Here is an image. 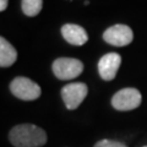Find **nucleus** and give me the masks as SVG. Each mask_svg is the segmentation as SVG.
Masks as SVG:
<instances>
[{
	"instance_id": "nucleus-13",
	"label": "nucleus",
	"mask_w": 147,
	"mask_h": 147,
	"mask_svg": "<svg viewBox=\"0 0 147 147\" xmlns=\"http://www.w3.org/2000/svg\"><path fill=\"white\" fill-rule=\"evenodd\" d=\"M144 147H147V146H144Z\"/></svg>"
},
{
	"instance_id": "nucleus-10",
	"label": "nucleus",
	"mask_w": 147,
	"mask_h": 147,
	"mask_svg": "<svg viewBox=\"0 0 147 147\" xmlns=\"http://www.w3.org/2000/svg\"><path fill=\"white\" fill-rule=\"evenodd\" d=\"M21 6L25 15L32 17L40 12L43 6V0H22Z\"/></svg>"
},
{
	"instance_id": "nucleus-5",
	"label": "nucleus",
	"mask_w": 147,
	"mask_h": 147,
	"mask_svg": "<svg viewBox=\"0 0 147 147\" xmlns=\"http://www.w3.org/2000/svg\"><path fill=\"white\" fill-rule=\"evenodd\" d=\"M103 39L114 47H125L132 42L134 33L126 25H114L104 31Z\"/></svg>"
},
{
	"instance_id": "nucleus-1",
	"label": "nucleus",
	"mask_w": 147,
	"mask_h": 147,
	"mask_svg": "<svg viewBox=\"0 0 147 147\" xmlns=\"http://www.w3.org/2000/svg\"><path fill=\"white\" fill-rule=\"evenodd\" d=\"M47 140V132L33 124H20L9 132V141L15 147H42Z\"/></svg>"
},
{
	"instance_id": "nucleus-11",
	"label": "nucleus",
	"mask_w": 147,
	"mask_h": 147,
	"mask_svg": "<svg viewBox=\"0 0 147 147\" xmlns=\"http://www.w3.org/2000/svg\"><path fill=\"white\" fill-rule=\"evenodd\" d=\"M93 147H127L125 144L123 142H119V141H115V140H100Z\"/></svg>"
},
{
	"instance_id": "nucleus-9",
	"label": "nucleus",
	"mask_w": 147,
	"mask_h": 147,
	"mask_svg": "<svg viewBox=\"0 0 147 147\" xmlns=\"http://www.w3.org/2000/svg\"><path fill=\"white\" fill-rule=\"evenodd\" d=\"M17 59V52L7 40L1 37L0 38V66L9 67Z\"/></svg>"
},
{
	"instance_id": "nucleus-2",
	"label": "nucleus",
	"mask_w": 147,
	"mask_h": 147,
	"mask_svg": "<svg viewBox=\"0 0 147 147\" xmlns=\"http://www.w3.org/2000/svg\"><path fill=\"white\" fill-rule=\"evenodd\" d=\"M53 72L59 80H72L84 71V64L79 59L58 58L53 63Z\"/></svg>"
},
{
	"instance_id": "nucleus-12",
	"label": "nucleus",
	"mask_w": 147,
	"mask_h": 147,
	"mask_svg": "<svg viewBox=\"0 0 147 147\" xmlns=\"http://www.w3.org/2000/svg\"><path fill=\"white\" fill-rule=\"evenodd\" d=\"M7 7V0H0V10L5 11Z\"/></svg>"
},
{
	"instance_id": "nucleus-8",
	"label": "nucleus",
	"mask_w": 147,
	"mask_h": 147,
	"mask_svg": "<svg viewBox=\"0 0 147 147\" xmlns=\"http://www.w3.org/2000/svg\"><path fill=\"white\" fill-rule=\"evenodd\" d=\"M64 39L71 45H84L88 40V34L84 27L74 24H66L61 27Z\"/></svg>"
},
{
	"instance_id": "nucleus-6",
	"label": "nucleus",
	"mask_w": 147,
	"mask_h": 147,
	"mask_svg": "<svg viewBox=\"0 0 147 147\" xmlns=\"http://www.w3.org/2000/svg\"><path fill=\"white\" fill-rule=\"evenodd\" d=\"M87 92H88V88L82 82H74V84L64 86L61 90V97L66 108L70 110L76 109L84 102V99L87 96Z\"/></svg>"
},
{
	"instance_id": "nucleus-3",
	"label": "nucleus",
	"mask_w": 147,
	"mask_h": 147,
	"mask_svg": "<svg viewBox=\"0 0 147 147\" xmlns=\"http://www.w3.org/2000/svg\"><path fill=\"white\" fill-rule=\"evenodd\" d=\"M10 91L15 97L20 98L22 100H34L39 98L40 87L27 77H15L10 84Z\"/></svg>"
},
{
	"instance_id": "nucleus-4",
	"label": "nucleus",
	"mask_w": 147,
	"mask_h": 147,
	"mask_svg": "<svg viewBox=\"0 0 147 147\" xmlns=\"http://www.w3.org/2000/svg\"><path fill=\"white\" fill-rule=\"evenodd\" d=\"M141 93L136 88H123L118 91L112 98V105L114 109L120 112H127V110L136 109L141 104Z\"/></svg>"
},
{
	"instance_id": "nucleus-7",
	"label": "nucleus",
	"mask_w": 147,
	"mask_h": 147,
	"mask_svg": "<svg viewBox=\"0 0 147 147\" xmlns=\"http://www.w3.org/2000/svg\"><path fill=\"white\" fill-rule=\"evenodd\" d=\"M121 57L118 53H108L99 59L98 72L104 81H112L115 79V75L120 67Z\"/></svg>"
}]
</instances>
